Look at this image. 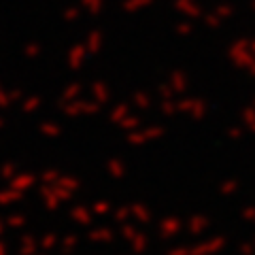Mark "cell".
Returning a JSON list of instances; mask_svg holds the SVG:
<instances>
[{
  "mask_svg": "<svg viewBox=\"0 0 255 255\" xmlns=\"http://www.w3.org/2000/svg\"><path fill=\"white\" fill-rule=\"evenodd\" d=\"M206 232H211V219L204 213H191L189 217H185V236L200 238Z\"/></svg>",
  "mask_w": 255,
  "mask_h": 255,
  "instance_id": "30bf717a",
  "label": "cell"
},
{
  "mask_svg": "<svg viewBox=\"0 0 255 255\" xmlns=\"http://www.w3.org/2000/svg\"><path fill=\"white\" fill-rule=\"evenodd\" d=\"M200 23H202V26L204 28H209V30H217V28H221L223 26V19L219 17V15L217 13H204V17L200 19Z\"/></svg>",
  "mask_w": 255,
  "mask_h": 255,
  "instance_id": "d590c367",
  "label": "cell"
},
{
  "mask_svg": "<svg viewBox=\"0 0 255 255\" xmlns=\"http://www.w3.org/2000/svg\"><path fill=\"white\" fill-rule=\"evenodd\" d=\"M64 64H66V68L73 75L81 73V68L87 64V51H85V45L81 41H77V43H73L68 47L66 55H64Z\"/></svg>",
  "mask_w": 255,
  "mask_h": 255,
  "instance_id": "ba28073f",
  "label": "cell"
},
{
  "mask_svg": "<svg viewBox=\"0 0 255 255\" xmlns=\"http://www.w3.org/2000/svg\"><path fill=\"white\" fill-rule=\"evenodd\" d=\"M145 124V117H142L140 113H136V111H132L130 115H126L122 122L117 124V128L122 130L124 134H128V132H134V130H138V128Z\"/></svg>",
  "mask_w": 255,
  "mask_h": 255,
  "instance_id": "cb8c5ba5",
  "label": "cell"
},
{
  "mask_svg": "<svg viewBox=\"0 0 255 255\" xmlns=\"http://www.w3.org/2000/svg\"><path fill=\"white\" fill-rule=\"evenodd\" d=\"M105 172L111 181H122L128 172V164L124 162V157L119 155H109L105 159Z\"/></svg>",
  "mask_w": 255,
  "mask_h": 255,
  "instance_id": "e0dca14e",
  "label": "cell"
},
{
  "mask_svg": "<svg viewBox=\"0 0 255 255\" xmlns=\"http://www.w3.org/2000/svg\"><path fill=\"white\" fill-rule=\"evenodd\" d=\"M66 215H68V221L77 228H90L94 226V219H96L90 211V206L81 202H70V206H66Z\"/></svg>",
  "mask_w": 255,
  "mask_h": 255,
  "instance_id": "9c48e42d",
  "label": "cell"
},
{
  "mask_svg": "<svg viewBox=\"0 0 255 255\" xmlns=\"http://www.w3.org/2000/svg\"><path fill=\"white\" fill-rule=\"evenodd\" d=\"M226 58L236 70L255 77V55L251 51V36H236L226 47Z\"/></svg>",
  "mask_w": 255,
  "mask_h": 255,
  "instance_id": "6da1fadb",
  "label": "cell"
},
{
  "mask_svg": "<svg viewBox=\"0 0 255 255\" xmlns=\"http://www.w3.org/2000/svg\"><path fill=\"white\" fill-rule=\"evenodd\" d=\"M109 217H111V223H113L115 228L124 226V223H128V221H132L130 204H117V206H113V211H111Z\"/></svg>",
  "mask_w": 255,
  "mask_h": 255,
  "instance_id": "d4e9b609",
  "label": "cell"
},
{
  "mask_svg": "<svg viewBox=\"0 0 255 255\" xmlns=\"http://www.w3.org/2000/svg\"><path fill=\"white\" fill-rule=\"evenodd\" d=\"M36 185H38V174L32 172V170H19L9 181V187L21 191V194H30V191H34Z\"/></svg>",
  "mask_w": 255,
  "mask_h": 255,
  "instance_id": "5bb4252c",
  "label": "cell"
},
{
  "mask_svg": "<svg viewBox=\"0 0 255 255\" xmlns=\"http://www.w3.org/2000/svg\"><path fill=\"white\" fill-rule=\"evenodd\" d=\"M166 83L170 85L174 96H187L191 92V79L183 68H172L170 73L166 75Z\"/></svg>",
  "mask_w": 255,
  "mask_h": 255,
  "instance_id": "8fae6325",
  "label": "cell"
},
{
  "mask_svg": "<svg viewBox=\"0 0 255 255\" xmlns=\"http://www.w3.org/2000/svg\"><path fill=\"white\" fill-rule=\"evenodd\" d=\"M87 90V85L83 83V81H79V79L73 75V79L62 87V92H60V102H73V100H77V98H81L83 96V92Z\"/></svg>",
  "mask_w": 255,
  "mask_h": 255,
  "instance_id": "ac0fdd59",
  "label": "cell"
},
{
  "mask_svg": "<svg viewBox=\"0 0 255 255\" xmlns=\"http://www.w3.org/2000/svg\"><path fill=\"white\" fill-rule=\"evenodd\" d=\"M81 9H85L87 17H98L105 11V0H81Z\"/></svg>",
  "mask_w": 255,
  "mask_h": 255,
  "instance_id": "4dcf8cb0",
  "label": "cell"
},
{
  "mask_svg": "<svg viewBox=\"0 0 255 255\" xmlns=\"http://www.w3.org/2000/svg\"><path fill=\"white\" fill-rule=\"evenodd\" d=\"M19 53L23 60H36L43 55V43L38 41H23L19 47Z\"/></svg>",
  "mask_w": 255,
  "mask_h": 255,
  "instance_id": "83f0119b",
  "label": "cell"
},
{
  "mask_svg": "<svg viewBox=\"0 0 255 255\" xmlns=\"http://www.w3.org/2000/svg\"><path fill=\"white\" fill-rule=\"evenodd\" d=\"M241 179L238 177H226V179H221L217 183V194L221 198H234L238 191H241Z\"/></svg>",
  "mask_w": 255,
  "mask_h": 255,
  "instance_id": "44dd1931",
  "label": "cell"
},
{
  "mask_svg": "<svg viewBox=\"0 0 255 255\" xmlns=\"http://www.w3.org/2000/svg\"><path fill=\"white\" fill-rule=\"evenodd\" d=\"M153 228H140L136 236L132 238L130 243H128V247H130V251L134 255H147L149 249H151V238H153V232H151Z\"/></svg>",
  "mask_w": 255,
  "mask_h": 255,
  "instance_id": "2e32d148",
  "label": "cell"
},
{
  "mask_svg": "<svg viewBox=\"0 0 255 255\" xmlns=\"http://www.w3.org/2000/svg\"><path fill=\"white\" fill-rule=\"evenodd\" d=\"M113 202L111 200H107V198H96V200H92L90 202V211H92V215L94 217H109L111 215V211H113Z\"/></svg>",
  "mask_w": 255,
  "mask_h": 255,
  "instance_id": "4316f807",
  "label": "cell"
},
{
  "mask_svg": "<svg viewBox=\"0 0 255 255\" xmlns=\"http://www.w3.org/2000/svg\"><path fill=\"white\" fill-rule=\"evenodd\" d=\"M249 9H251V11H253V13H255V0H253V2H251V4H249Z\"/></svg>",
  "mask_w": 255,
  "mask_h": 255,
  "instance_id": "60d3db41",
  "label": "cell"
},
{
  "mask_svg": "<svg viewBox=\"0 0 255 255\" xmlns=\"http://www.w3.org/2000/svg\"><path fill=\"white\" fill-rule=\"evenodd\" d=\"M36 196H38V200H41L43 209H47V211H60L75 200V194H70L68 189L55 185V183H51V185H41V183H38Z\"/></svg>",
  "mask_w": 255,
  "mask_h": 255,
  "instance_id": "3957f363",
  "label": "cell"
},
{
  "mask_svg": "<svg viewBox=\"0 0 255 255\" xmlns=\"http://www.w3.org/2000/svg\"><path fill=\"white\" fill-rule=\"evenodd\" d=\"M60 17H62V21H66V23H77L83 15H81V9H79V6L68 4V6H64V9L60 11Z\"/></svg>",
  "mask_w": 255,
  "mask_h": 255,
  "instance_id": "d6a6232c",
  "label": "cell"
},
{
  "mask_svg": "<svg viewBox=\"0 0 255 255\" xmlns=\"http://www.w3.org/2000/svg\"><path fill=\"white\" fill-rule=\"evenodd\" d=\"M4 223L9 226L11 230H17V232H21V230H26V223H28V217L23 215L21 211H13L4 217Z\"/></svg>",
  "mask_w": 255,
  "mask_h": 255,
  "instance_id": "f546056e",
  "label": "cell"
},
{
  "mask_svg": "<svg viewBox=\"0 0 255 255\" xmlns=\"http://www.w3.org/2000/svg\"><path fill=\"white\" fill-rule=\"evenodd\" d=\"M87 92H90V98L100 102L102 107H111L113 105V92H111V85L102 79H94V81L87 83Z\"/></svg>",
  "mask_w": 255,
  "mask_h": 255,
  "instance_id": "7c38bea8",
  "label": "cell"
},
{
  "mask_svg": "<svg viewBox=\"0 0 255 255\" xmlns=\"http://www.w3.org/2000/svg\"><path fill=\"white\" fill-rule=\"evenodd\" d=\"M155 0H124L122 4H119V9H122L126 15H136V13H142L153 6Z\"/></svg>",
  "mask_w": 255,
  "mask_h": 255,
  "instance_id": "603a6c76",
  "label": "cell"
},
{
  "mask_svg": "<svg viewBox=\"0 0 255 255\" xmlns=\"http://www.w3.org/2000/svg\"><path fill=\"white\" fill-rule=\"evenodd\" d=\"M247 132H249V134H253V136H255V119H253V122H251L249 126H247Z\"/></svg>",
  "mask_w": 255,
  "mask_h": 255,
  "instance_id": "74e56055",
  "label": "cell"
},
{
  "mask_svg": "<svg viewBox=\"0 0 255 255\" xmlns=\"http://www.w3.org/2000/svg\"><path fill=\"white\" fill-rule=\"evenodd\" d=\"M83 45H85V51L87 55H98L102 51V47H105V34L98 30V28H90V32L83 36Z\"/></svg>",
  "mask_w": 255,
  "mask_h": 255,
  "instance_id": "d6986e66",
  "label": "cell"
},
{
  "mask_svg": "<svg viewBox=\"0 0 255 255\" xmlns=\"http://www.w3.org/2000/svg\"><path fill=\"white\" fill-rule=\"evenodd\" d=\"M28 194H21V191L17 189H2L0 191V206H4V209H9V206H15V204H21L23 200H26Z\"/></svg>",
  "mask_w": 255,
  "mask_h": 255,
  "instance_id": "484cf974",
  "label": "cell"
},
{
  "mask_svg": "<svg viewBox=\"0 0 255 255\" xmlns=\"http://www.w3.org/2000/svg\"><path fill=\"white\" fill-rule=\"evenodd\" d=\"M60 245V234L58 232H43L38 236V249L45 253H53Z\"/></svg>",
  "mask_w": 255,
  "mask_h": 255,
  "instance_id": "f1b7e54d",
  "label": "cell"
},
{
  "mask_svg": "<svg viewBox=\"0 0 255 255\" xmlns=\"http://www.w3.org/2000/svg\"><path fill=\"white\" fill-rule=\"evenodd\" d=\"M128 102H130L132 109L138 111L140 115H147L155 109L157 98H155L153 92L147 90V87H136V90H132L130 94H128Z\"/></svg>",
  "mask_w": 255,
  "mask_h": 255,
  "instance_id": "8992f818",
  "label": "cell"
},
{
  "mask_svg": "<svg viewBox=\"0 0 255 255\" xmlns=\"http://www.w3.org/2000/svg\"><path fill=\"white\" fill-rule=\"evenodd\" d=\"M164 136H166V124L159 119V122H147V124H142L138 130L124 134V140L128 147L138 149V147H147Z\"/></svg>",
  "mask_w": 255,
  "mask_h": 255,
  "instance_id": "7a4b0ae2",
  "label": "cell"
},
{
  "mask_svg": "<svg viewBox=\"0 0 255 255\" xmlns=\"http://www.w3.org/2000/svg\"><path fill=\"white\" fill-rule=\"evenodd\" d=\"M119 255H134L132 251H124V253H119Z\"/></svg>",
  "mask_w": 255,
  "mask_h": 255,
  "instance_id": "7bdbcfd3",
  "label": "cell"
},
{
  "mask_svg": "<svg viewBox=\"0 0 255 255\" xmlns=\"http://www.w3.org/2000/svg\"><path fill=\"white\" fill-rule=\"evenodd\" d=\"M62 174V170L60 168H45V170H41L38 172V183H41V185H51V183H55L58 181V177Z\"/></svg>",
  "mask_w": 255,
  "mask_h": 255,
  "instance_id": "836d02e7",
  "label": "cell"
},
{
  "mask_svg": "<svg viewBox=\"0 0 255 255\" xmlns=\"http://www.w3.org/2000/svg\"><path fill=\"white\" fill-rule=\"evenodd\" d=\"M172 11L179 15H185V19H191V21H200L204 17V9L196 0H174Z\"/></svg>",
  "mask_w": 255,
  "mask_h": 255,
  "instance_id": "9a60e30c",
  "label": "cell"
},
{
  "mask_svg": "<svg viewBox=\"0 0 255 255\" xmlns=\"http://www.w3.org/2000/svg\"><path fill=\"white\" fill-rule=\"evenodd\" d=\"M140 230V226H136L134 221H128V223H124V226H119L117 228V236L122 238L124 243H130L134 236H136V232Z\"/></svg>",
  "mask_w": 255,
  "mask_h": 255,
  "instance_id": "1f68e13d",
  "label": "cell"
},
{
  "mask_svg": "<svg viewBox=\"0 0 255 255\" xmlns=\"http://www.w3.org/2000/svg\"><path fill=\"white\" fill-rule=\"evenodd\" d=\"M34 255H51V253H45V251H38V253H34Z\"/></svg>",
  "mask_w": 255,
  "mask_h": 255,
  "instance_id": "b9f144b4",
  "label": "cell"
},
{
  "mask_svg": "<svg viewBox=\"0 0 255 255\" xmlns=\"http://www.w3.org/2000/svg\"><path fill=\"white\" fill-rule=\"evenodd\" d=\"M130 213H132V221L140 228H153L155 223V215L151 211V206L142 200L136 202H130Z\"/></svg>",
  "mask_w": 255,
  "mask_h": 255,
  "instance_id": "4fadbf2b",
  "label": "cell"
},
{
  "mask_svg": "<svg viewBox=\"0 0 255 255\" xmlns=\"http://www.w3.org/2000/svg\"><path fill=\"white\" fill-rule=\"evenodd\" d=\"M249 241L253 243V247H255V230H253V232H251V236H249Z\"/></svg>",
  "mask_w": 255,
  "mask_h": 255,
  "instance_id": "ab89813d",
  "label": "cell"
},
{
  "mask_svg": "<svg viewBox=\"0 0 255 255\" xmlns=\"http://www.w3.org/2000/svg\"><path fill=\"white\" fill-rule=\"evenodd\" d=\"M132 111H134V109H132L130 102H128V100H119V102H113V105L107 109V119H109V122L113 124V126H117L126 115H130Z\"/></svg>",
  "mask_w": 255,
  "mask_h": 255,
  "instance_id": "ffe728a7",
  "label": "cell"
},
{
  "mask_svg": "<svg viewBox=\"0 0 255 255\" xmlns=\"http://www.w3.org/2000/svg\"><path fill=\"white\" fill-rule=\"evenodd\" d=\"M83 236L94 245H109L117 241V228L113 223H98V226H90L83 230Z\"/></svg>",
  "mask_w": 255,
  "mask_h": 255,
  "instance_id": "52a82bcc",
  "label": "cell"
},
{
  "mask_svg": "<svg viewBox=\"0 0 255 255\" xmlns=\"http://www.w3.org/2000/svg\"><path fill=\"white\" fill-rule=\"evenodd\" d=\"M17 172H19V166L15 162H11V159H6V162L0 166V179H4V181H11Z\"/></svg>",
  "mask_w": 255,
  "mask_h": 255,
  "instance_id": "8d00e7d4",
  "label": "cell"
},
{
  "mask_svg": "<svg viewBox=\"0 0 255 255\" xmlns=\"http://www.w3.org/2000/svg\"><path fill=\"white\" fill-rule=\"evenodd\" d=\"M251 51H253V55H255V36H251Z\"/></svg>",
  "mask_w": 255,
  "mask_h": 255,
  "instance_id": "f35d334b",
  "label": "cell"
},
{
  "mask_svg": "<svg viewBox=\"0 0 255 255\" xmlns=\"http://www.w3.org/2000/svg\"><path fill=\"white\" fill-rule=\"evenodd\" d=\"M17 107H19V111L23 115H36L43 107V98L38 94H26Z\"/></svg>",
  "mask_w": 255,
  "mask_h": 255,
  "instance_id": "7402d4cb",
  "label": "cell"
},
{
  "mask_svg": "<svg viewBox=\"0 0 255 255\" xmlns=\"http://www.w3.org/2000/svg\"><path fill=\"white\" fill-rule=\"evenodd\" d=\"M213 13H217L223 21H228V19H232L236 15V6L230 4V2L228 4H213Z\"/></svg>",
  "mask_w": 255,
  "mask_h": 255,
  "instance_id": "e575fe53",
  "label": "cell"
},
{
  "mask_svg": "<svg viewBox=\"0 0 255 255\" xmlns=\"http://www.w3.org/2000/svg\"><path fill=\"white\" fill-rule=\"evenodd\" d=\"M174 105H177V113L191 119V122H202V119L209 115V105H206V100L200 98V96H196V94L179 96V98L174 100Z\"/></svg>",
  "mask_w": 255,
  "mask_h": 255,
  "instance_id": "277c9868",
  "label": "cell"
},
{
  "mask_svg": "<svg viewBox=\"0 0 255 255\" xmlns=\"http://www.w3.org/2000/svg\"><path fill=\"white\" fill-rule=\"evenodd\" d=\"M102 111H107V107H102L100 102H96L92 98H77L73 102H66L62 107V117L66 119H81V117H96Z\"/></svg>",
  "mask_w": 255,
  "mask_h": 255,
  "instance_id": "5b68a950",
  "label": "cell"
}]
</instances>
